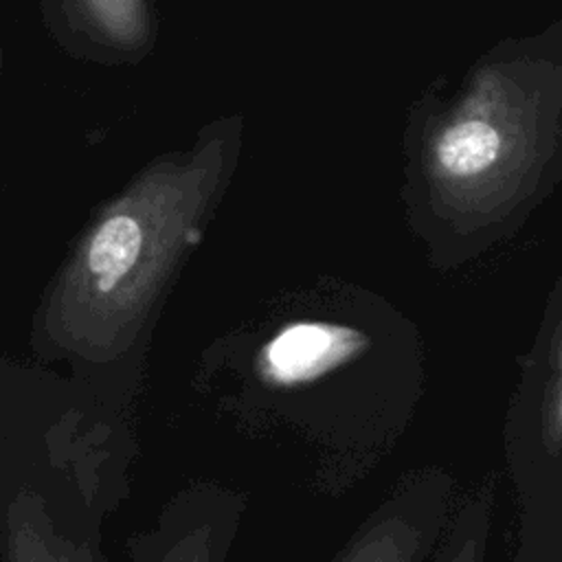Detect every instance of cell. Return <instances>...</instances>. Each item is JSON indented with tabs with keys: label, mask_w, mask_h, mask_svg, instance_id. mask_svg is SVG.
<instances>
[{
	"label": "cell",
	"mask_w": 562,
	"mask_h": 562,
	"mask_svg": "<svg viewBox=\"0 0 562 562\" xmlns=\"http://www.w3.org/2000/svg\"><path fill=\"white\" fill-rule=\"evenodd\" d=\"M156 562H213L209 527H198L180 536Z\"/></svg>",
	"instance_id": "cell-7"
},
{
	"label": "cell",
	"mask_w": 562,
	"mask_h": 562,
	"mask_svg": "<svg viewBox=\"0 0 562 562\" xmlns=\"http://www.w3.org/2000/svg\"><path fill=\"white\" fill-rule=\"evenodd\" d=\"M448 562H479V542L474 538L463 540Z\"/></svg>",
	"instance_id": "cell-8"
},
{
	"label": "cell",
	"mask_w": 562,
	"mask_h": 562,
	"mask_svg": "<svg viewBox=\"0 0 562 562\" xmlns=\"http://www.w3.org/2000/svg\"><path fill=\"white\" fill-rule=\"evenodd\" d=\"M419 529L402 516H386L362 531L338 562H417Z\"/></svg>",
	"instance_id": "cell-5"
},
{
	"label": "cell",
	"mask_w": 562,
	"mask_h": 562,
	"mask_svg": "<svg viewBox=\"0 0 562 562\" xmlns=\"http://www.w3.org/2000/svg\"><path fill=\"white\" fill-rule=\"evenodd\" d=\"M560 103L553 72L518 61L485 66L430 132V200L468 228L503 217L553 156Z\"/></svg>",
	"instance_id": "cell-2"
},
{
	"label": "cell",
	"mask_w": 562,
	"mask_h": 562,
	"mask_svg": "<svg viewBox=\"0 0 562 562\" xmlns=\"http://www.w3.org/2000/svg\"><path fill=\"white\" fill-rule=\"evenodd\" d=\"M9 562H90L86 551L59 536L33 501H18L7 527Z\"/></svg>",
	"instance_id": "cell-4"
},
{
	"label": "cell",
	"mask_w": 562,
	"mask_h": 562,
	"mask_svg": "<svg viewBox=\"0 0 562 562\" xmlns=\"http://www.w3.org/2000/svg\"><path fill=\"white\" fill-rule=\"evenodd\" d=\"M364 336L349 327L299 323L279 331L261 351L259 369L277 384H296L338 367L360 351Z\"/></svg>",
	"instance_id": "cell-3"
},
{
	"label": "cell",
	"mask_w": 562,
	"mask_h": 562,
	"mask_svg": "<svg viewBox=\"0 0 562 562\" xmlns=\"http://www.w3.org/2000/svg\"><path fill=\"white\" fill-rule=\"evenodd\" d=\"M228 136L147 167L112 200L61 270L44 327L55 347L108 360L125 351L180 259L200 239L228 169Z\"/></svg>",
	"instance_id": "cell-1"
},
{
	"label": "cell",
	"mask_w": 562,
	"mask_h": 562,
	"mask_svg": "<svg viewBox=\"0 0 562 562\" xmlns=\"http://www.w3.org/2000/svg\"><path fill=\"white\" fill-rule=\"evenodd\" d=\"M555 386H558V395H560V404H562V340H560L558 353H555Z\"/></svg>",
	"instance_id": "cell-9"
},
{
	"label": "cell",
	"mask_w": 562,
	"mask_h": 562,
	"mask_svg": "<svg viewBox=\"0 0 562 562\" xmlns=\"http://www.w3.org/2000/svg\"><path fill=\"white\" fill-rule=\"evenodd\" d=\"M92 9L103 29H110L116 37L138 35L140 31V0H83Z\"/></svg>",
	"instance_id": "cell-6"
}]
</instances>
